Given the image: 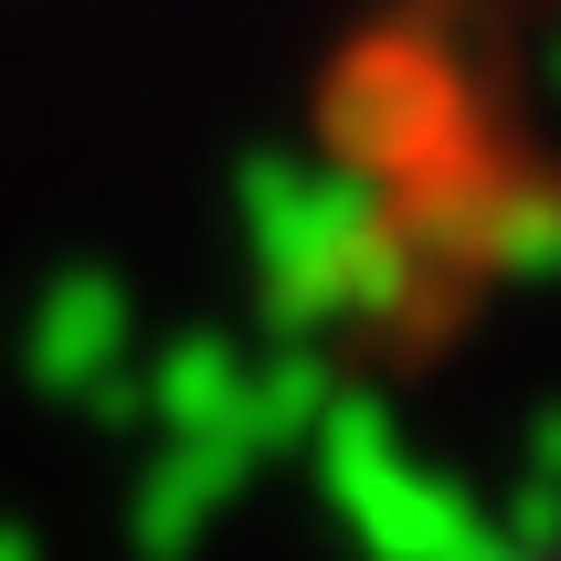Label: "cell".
I'll use <instances>...</instances> for the list:
<instances>
[{"mask_svg":"<svg viewBox=\"0 0 561 561\" xmlns=\"http://www.w3.org/2000/svg\"><path fill=\"white\" fill-rule=\"evenodd\" d=\"M318 477H329V499H340L350 540L371 561H456L488 540V519H477L445 477H424L403 456V424L381 403H360V392H329V413H318Z\"/></svg>","mask_w":561,"mask_h":561,"instance_id":"cell-1","label":"cell"},{"mask_svg":"<svg viewBox=\"0 0 561 561\" xmlns=\"http://www.w3.org/2000/svg\"><path fill=\"white\" fill-rule=\"evenodd\" d=\"M392 202L360 170H265L254 181V254H265V308L286 329H318V318L350 308V265L371 244Z\"/></svg>","mask_w":561,"mask_h":561,"instance_id":"cell-2","label":"cell"},{"mask_svg":"<svg viewBox=\"0 0 561 561\" xmlns=\"http://www.w3.org/2000/svg\"><path fill=\"white\" fill-rule=\"evenodd\" d=\"M329 138H340V170H360V181H392V170H413V159L445 138V95L424 85L413 64L371 54V64L340 85V106H329Z\"/></svg>","mask_w":561,"mask_h":561,"instance_id":"cell-3","label":"cell"},{"mask_svg":"<svg viewBox=\"0 0 561 561\" xmlns=\"http://www.w3.org/2000/svg\"><path fill=\"white\" fill-rule=\"evenodd\" d=\"M329 360L318 350H286V360H265V371H244V392H233V424L222 435L244 445V456H265V445H308L318 413H329Z\"/></svg>","mask_w":561,"mask_h":561,"instance_id":"cell-4","label":"cell"},{"mask_svg":"<svg viewBox=\"0 0 561 561\" xmlns=\"http://www.w3.org/2000/svg\"><path fill=\"white\" fill-rule=\"evenodd\" d=\"M244 467H254V456H244L233 435H191L181 456L149 477V508H138V519H149V551H181V540L233 499V477H244Z\"/></svg>","mask_w":561,"mask_h":561,"instance_id":"cell-5","label":"cell"},{"mask_svg":"<svg viewBox=\"0 0 561 561\" xmlns=\"http://www.w3.org/2000/svg\"><path fill=\"white\" fill-rule=\"evenodd\" d=\"M477 254L519 286H561V191H508L477 213Z\"/></svg>","mask_w":561,"mask_h":561,"instance_id":"cell-6","label":"cell"},{"mask_svg":"<svg viewBox=\"0 0 561 561\" xmlns=\"http://www.w3.org/2000/svg\"><path fill=\"white\" fill-rule=\"evenodd\" d=\"M233 392H244V360L213 350V340H191V350L159 360V413H170L181 435H222V424H233Z\"/></svg>","mask_w":561,"mask_h":561,"instance_id":"cell-7","label":"cell"},{"mask_svg":"<svg viewBox=\"0 0 561 561\" xmlns=\"http://www.w3.org/2000/svg\"><path fill=\"white\" fill-rule=\"evenodd\" d=\"M106 340H117V308H106V297H75V308H64V329H54V371H95V360H106Z\"/></svg>","mask_w":561,"mask_h":561,"instance_id":"cell-8","label":"cell"},{"mask_svg":"<svg viewBox=\"0 0 561 561\" xmlns=\"http://www.w3.org/2000/svg\"><path fill=\"white\" fill-rule=\"evenodd\" d=\"M519 488H561V403L530 413V435H519Z\"/></svg>","mask_w":561,"mask_h":561,"instance_id":"cell-9","label":"cell"},{"mask_svg":"<svg viewBox=\"0 0 561 561\" xmlns=\"http://www.w3.org/2000/svg\"><path fill=\"white\" fill-rule=\"evenodd\" d=\"M456 561H530V551H508V540L488 530V540H477V551H456Z\"/></svg>","mask_w":561,"mask_h":561,"instance_id":"cell-10","label":"cell"}]
</instances>
